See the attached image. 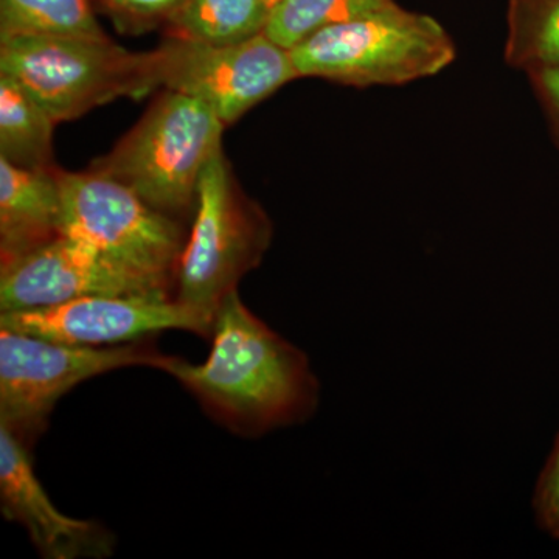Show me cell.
<instances>
[{
    "label": "cell",
    "mask_w": 559,
    "mask_h": 559,
    "mask_svg": "<svg viewBox=\"0 0 559 559\" xmlns=\"http://www.w3.org/2000/svg\"><path fill=\"white\" fill-rule=\"evenodd\" d=\"M204 364L162 353L154 369L171 374L213 418L246 437L301 425L318 411L320 388L310 359L227 294L216 314Z\"/></svg>",
    "instance_id": "6da1fadb"
},
{
    "label": "cell",
    "mask_w": 559,
    "mask_h": 559,
    "mask_svg": "<svg viewBox=\"0 0 559 559\" xmlns=\"http://www.w3.org/2000/svg\"><path fill=\"white\" fill-rule=\"evenodd\" d=\"M0 73L16 80L58 123L160 87L153 51H131L109 38L0 36Z\"/></svg>",
    "instance_id": "7a4b0ae2"
},
{
    "label": "cell",
    "mask_w": 559,
    "mask_h": 559,
    "mask_svg": "<svg viewBox=\"0 0 559 559\" xmlns=\"http://www.w3.org/2000/svg\"><path fill=\"white\" fill-rule=\"evenodd\" d=\"M224 128L204 102L165 90L116 148L91 168L179 219L193 212L202 173L223 148Z\"/></svg>",
    "instance_id": "3957f363"
},
{
    "label": "cell",
    "mask_w": 559,
    "mask_h": 559,
    "mask_svg": "<svg viewBox=\"0 0 559 559\" xmlns=\"http://www.w3.org/2000/svg\"><path fill=\"white\" fill-rule=\"evenodd\" d=\"M289 51L300 79L349 86L428 79L455 58L454 43L439 22L400 5L326 25Z\"/></svg>",
    "instance_id": "277c9868"
},
{
    "label": "cell",
    "mask_w": 559,
    "mask_h": 559,
    "mask_svg": "<svg viewBox=\"0 0 559 559\" xmlns=\"http://www.w3.org/2000/svg\"><path fill=\"white\" fill-rule=\"evenodd\" d=\"M271 238L270 218L246 197L221 148L198 186L193 227L176 272L175 299L213 329L221 304L259 266Z\"/></svg>",
    "instance_id": "5b68a950"
},
{
    "label": "cell",
    "mask_w": 559,
    "mask_h": 559,
    "mask_svg": "<svg viewBox=\"0 0 559 559\" xmlns=\"http://www.w3.org/2000/svg\"><path fill=\"white\" fill-rule=\"evenodd\" d=\"M61 235L97 249L140 277L175 289L187 237L178 218L154 209L120 180L91 170H58Z\"/></svg>",
    "instance_id": "8992f818"
},
{
    "label": "cell",
    "mask_w": 559,
    "mask_h": 559,
    "mask_svg": "<svg viewBox=\"0 0 559 559\" xmlns=\"http://www.w3.org/2000/svg\"><path fill=\"white\" fill-rule=\"evenodd\" d=\"M160 356L151 337L83 347L0 329V426L32 448L58 401L75 385L124 367L154 369Z\"/></svg>",
    "instance_id": "52a82bcc"
},
{
    "label": "cell",
    "mask_w": 559,
    "mask_h": 559,
    "mask_svg": "<svg viewBox=\"0 0 559 559\" xmlns=\"http://www.w3.org/2000/svg\"><path fill=\"white\" fill-rule=\"evenodd\" d=\"M153 55L160 87L204 102L226 127L300 79L290 51L264 33L234 44L170 36Z\"/></svg>",
    "instance_id": "ba28073f"
},
{
    "label": "cell",
    "mask_w": 559,
    "mask_h": 559,
    "mask_svg": "<svg viewBox=\"0 0 559 559\" xmlns=\"http://www.w3.org/2000/svg\"><path fill=\"white\" fill-rule=\"evenodd\" d=\"M0 329L83 347L130 344L167 330L212 340L213 329L176 299L90 296L36 310L0 312Z\"/></svg>",
    "instance_id": "9c48e42d"
},
{
    "label": "cell",
    "mask_w": 559,
    "mask_h": 559,
    "mask_svg": "<svg viewBox=\"0 0 559 559\" xmlns=\"http://www.w3.org/2000/svg\"><path fill=\"white\" fill-rule=\"evenodd\" d=\"M90 296L175 299L86 242L60 235L0 270V312L36 310Z\"/></svg>",
    "instance_id": "30bf717a"
},
{
    "label": "cell",
    "mask_w": 559,
    "mask_h": 559,
    "mask_svg": "<svg viewBox=\"0 0 559 559\" xmlns=\"http://www.w3.org/2000/svg\"><path fill=\"white\" fill-rule=\"evenodd\" d=\"M0 509L7 520L27 530L28 538L46 559L106 558L116 538L95 521L62 514L43 488L25 447L0 426Z\"/></svg>",
    "instance_id": "8fae6325"
},
{
    "label": "cell",
    "mask_w": 559,
    "mask_h": 559,
    "mask_svg": "<svg viewBox=\"0 0 559 559\" xmlns=\"http://www.w3.org/2000/svg\"><path fill=\"white\" fill-rule=\"evenodd\" d=\"M58 168L16 167L0 157V270L61 235Z\"/></svg>",
    "instance_id": "7c38bea8"
},
{
    "label": "cell",
    "mask_w": 559,
    "mask_h": 559,
    "mask_svg": "<svg viewBox=\"0 0 559 559\" xmlns=\"http://www.w3.org/2000/svg\"><path fill=\"white\" fill-rule=\"evenodd\" d=\"M57 123L16 80L0 73V157L32 170L53 168Z\"/></svg>",
    "instance_id": "4fadbf2b"
},
{
    "label": "cell",
    "mask_w": 559,
    "mask_h": 559,
    "mask_svg": "<svg viewBox=\"0 0 559 559\" xmlns=\"http://www.w3.org/2000/svg\"><path fill=\"white\" fill-rule=\"evenodd\" d=\"M271 11L267 0H186L167 27L175 38L241 43L264 33Z\"/></svg>",
    "instance_id": "5bb4252c"
},
{
    "label": "cell",
    "mask_w": 559,
    "mask_h": 559,
    "mask_svg": "<svg viewBox=\"0 0 559 559\" xmlns=\"http://www.w3.org/2000/svg\"><path fill=\"white\" fill-rule=\"evenodd\" d=\"M506 58L528 73L559 69V0H510Z\"/></svg>",
    "instance_id": "9a60e30c"
},
{
    "label": "cell",
    "mask_w": 559,
    "mask_h": 559,
    "mask_svg": "<svg viewBox=\"0 0 559 559\" xmlns=\"http://www.w3.org/2000/svg\"><path fill=\"white\" fill-rule=\"evenodd\" d=\"M108 38L91 0H0V36Z\"/></svg>",
    "instance_id": "2e32d148"
},
{
    "label": "cell",
    "mask_w": 559,
    "mask_h": 559,
    "mask_svg": "<svg viewBox=\"0 0 559 559\" xmlns=\"http://www.w3.org/2000/svg\"><path fill=\"white\" fill-rule=\"evenodd\" d=\"M395 5V0H280L271 11L264 35L290 50L326 25Z\"/></svg>",
    "instance_id": "e0dca14e"
},
{
    "label": "cell",
    "mask_w": 559,
    "mask_h": 559,
    "mask_svg": "<svg viewBox=\"0 0 559 559\" xmlns=\"http://www.w3.org/2000/svg\"><path fill=\"white\" fill-rule=\"evenodd\" d=\"M186 0H100L121 31L143 32L157 22L170 21Z\"/></svg>",
    "instance_id": "ac0fdd59"
},
{
    "label": "cell",
    "mask_w": 559,
    "mask_h": 559,
    "mask_svg": "<svg viewBox=\"0 0 559 559\" xmlns=\"http://www.w3.org/2000/svg\"><path fill=\"white\" fill-rule=\"evenodd\" d=\"M532 506L539 527L559 540V433L536 481Z\"/></svg>",
    "instance_id": "d6986e66"
},
{
    "label": "cell",
    "mask_w": 559,
    "mask_h": 559,
    "mask_svg": "<svg viewBox=\"0 0 559 559\" xmlns=\"http://www.w3.org/2000/svg\"><path fill=\"white\" fill-rule=\"evenodd\" d=\"M535 81L536 91L539 92L540 100L546 105L547 112L554 121L559 139V69L539 70L530 73Z\"/></svg>",
    "instance_id": "ffe728a7"
},
{
    "label": "cell",
    "mask_w": 559,
    "mask_h": 559,
    "mask_svg": "<svg viewBox=\"0 0 559 559\" xmlns=\"http://www.w3.org/2000/svg\"><path fill=\"white\" fill-rule=\"evenodd\" d=\"M270 2L271 9H274L275 5L280 2V0H267Z\"/></svg>",
    "instance_id": "44dd1931"
}]
</instances>
